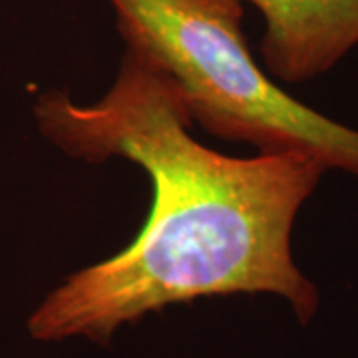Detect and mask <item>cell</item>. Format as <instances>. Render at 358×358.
Here are the masks:
<instances>
[{"label":"cell","mask_w":358,"mask_h":358,"mask_svg":"<svg viewBox=\"0 0 358 358\" xmlns=\"http://www.w3.org/2000/svg\"><path fill=\"white\" fill-rule=\"evenodd\" d=\"M40 134L98 166L122 157L152 181V209L115 255L66 277L28 319L38 343L88 338L108 346L148 315L197 299L273 294L301 327L320 291L293 257V229L324 166L301 154L231 157L189 134L193 120L171 78L126 46L112 88L78 103L48 90L34 106Z\"/></svg>","instance_id":"6da1fadb"},{"label":"cell","mask_w":358,"mask_h":358,"mask_svg":"<svg viewBox=\"0 0 358 358\" xmlns=\"http://www.w3.org/2000/svg\"><path fill=\"white\" fill-rule=\"evenodd\" d=\"M126 46L148 54L219 140L301 154L358 178V129L294 100L259 68L241 0H108Z\"/></svg>","instance_id":"7a4b0ae2"},{"label":"cell","mask_w":358,"mask_h":358,"mask_svg":"<svg viewBox=\"0 0 358 358\" xmlns=\"http://www.w3.org/2000/svg\"><path fill=\"white\" fill-rule=\"evenodd\" d=\"M263 14L261 58L289 84L331 72L358 46V0H247Z\"/></svg>","instance_id":"3957f363"}]
</instances>
